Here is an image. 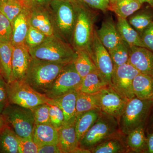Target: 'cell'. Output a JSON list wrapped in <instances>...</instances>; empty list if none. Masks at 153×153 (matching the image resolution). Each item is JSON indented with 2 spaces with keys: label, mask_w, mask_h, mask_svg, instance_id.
<instances>
[{
  "label": "cell",
  "mask_w": 153,
  "mask_h": 153,
  "mask_svg": "<svg viewBox=\"0 0 153 153\" xmlns=\"http://www.w3.org/2000/svg\"><path fill=\"white\" fill-rule=\"evenodd\" d=\"M130 46L123 40L117 46L108 51L114 66H120L128 63Z\"/></svg>",
  "instance_id": "cell-34"
},
{
  "label": "cell",
  "mask_w": 153,
  "mask_h": 153,
  "mask_svg": "<svg viewBox=\"0 0 153 153\" xmlns=\"http://www.w3.org/2000/svg\"><path fill=\"white\" fill-rule=\"evenodd\" d=\"M49 105V114L50 123L53 127L59 129L63 126L64 116L63 111L60 108L55 105Z\"/></svg>",
  "instance_id": "cell-38"
},
{
  "label": "cell",
  "mask_w": 153,
  "mask_h": 153,
  "mask_svg": "<svg viewBox=\"0 0 153 153\" xmlns=\"http://www.w3.org/2000/svg\"><path fill=\"white\" fill-rule=\"evenodd\" d=\"M139 1L142 4L147 3L149 4L150 5L153 7V0H139Z\"/></svg>",
  "instance_id": "cell-48"
},
{
  "label": "cell",
  "mask_w": 153,
  "mask_h": 153,
  "mask_svg": "<svg viewBox=\"0 0 153 153\" xmlns=\"http://www.w3.org/2000/svg\"><path fill=\"white\" fill-rule=\"evenodd\" d=\"M33 139L38 147L46 144H57L58 130L51 124H35Z\"/></svg>",
  "instance_id": "cell-19"
},
{
  "label": "cell",
  "mask_w": 153,
  "mask_h": 153,
  "mask_svg": "<svg viewBox=\"0 0 153 153\" xmlns=\"http://www.w3.org/2000/svg\"><path fill=\"white\" fill-rule=\"evenodd\" d=\"M140 73L128 63L114 66L111 84L109 85L123 98L130 100L135 97L133 91V80Z\"/></svg>",
  "instance_id": "cell-10"
},
{
  "label": "cell",
  "mask_w": 153,
  "mask_h": 153,
  "mask_svg": "<svg viewBox=\"0 0 153 153\" xmlns=\"http://www.w3.org/2000/svg\"><path fill=\"white\" fill-rule=\"evenodd\" d=\"M38 153H62L57 144H50L39 147Z\"/></svg>",
  "instance_id": "cell-43"
},
{
  "label": "cell",
  "mask_w": 153,
  "mask_h": 153,
  "mask_svg": "<svg viewBox=\"0 0 153 153\" xmlns=\"http://www.w3.org/2000/svg\"><path fill=\"white\" fill-rule=\"evenodd\" d=\"M136 12L130 16L128 21L140 34L153 22V15L149 11Z\"/></svg>",
  "instance_id": "cell-32"
},
{
  "label": "cell",
  "mask_w": 153,
  "mask_h": 153,
  "mask_svg": "<svg viewBox=\"0 0 153 153\" xmlns=\"http://www.w3.org/2000/svg\"><path fill=\"white\" fill-rule=\"evenodd\" d=\"M0 74H1V65H0Z\"/></svg>",
  "instance_id": "cell-51"
},
{
  "label": "cell",
  "mask_w": 153,
  "mask_h": 153,
  "mask_svg": "<svg viewBox=\"0 0 153 153\" xmlns=\"http://www.w3.org/2000/svg\"><path fill=\"white\" fill-rule=\"evenodd\" d=\"M100 109H94L76 115L74 126L78 141L93 126L101 114Z\"/></svg>",
  "instance_id": "cell-25"
},
{
  "label": "cell",
  "mask_w": 153,
  "mask_h": 153,
  "mask_svg": "<svg viewBox=\"0 0 153 153\" xmlns=\"http://www.w3.org/2000/svg\"><path fill=\"white\" fill-rule=\"evenodd\" d=\"M9 104L32 108L47 103L50 99L36 91L25 80H16L7 83Z\"/></svg>",
  "instance_id": "cell-8"
},
{
  "label": "cell",
  "mask_w": 153,
  "mask_h": 153,
  "mask_svg": "<svg viewBox=\"0 0 153 153\" xmlns=\"http://www.w3.org/2000/svg\"><path fill=\"white\" fill-rule=\"evenodd\" d=\"M0 1H4V0H0Z\"/></svg>",
  "instance_id": "cell-54"
},
{
  "label": "cell",
  "mask_w": 153,
  "mask_h": 153,
  "mask_svg": "<svg viewBox=\"0 0 153 153\" xmlns=\"http://www.w3.org/2000/svg\"><path fill=\"white\" fill-rule=\"evenodd\" d=\"M19 153H38V147L32 138H23L18 136Z\"/></svg>",
  "instance_id": "cell-39"
},
{
  "label": "cell",
  "mask_w": 153,
  "mask_h": 153,
  "mask_svg": "<svg viewBox=\"0 0 153 153\" xmlns=\"http://www.w3.org/2000/svg\"><path fill=\"white\" fill-rule=\"evenodd\" d=\"M132 88L135 97L152 99L153 94V76L140 73L133 80Z\"/></svg>",
  "instance_id": "cell-24"
},
{
  "label": "cell",
  "mask_w": 153,
  "mask_h": 153,
  "mask_svg": "<svg viewBox=\"0 0 153 153\" xmlns=\"http://www.w3.org/2000/svg\"><path fill=\"white\" fill-rule=\"evenodd\" d=\"M0 153H19L18 136L5 124L0 131Z\"/></svg>",
  "instance_id": "cell-27"
},
{
  "label": "cell",
  "mask_w": 153,
  "mask_h": 153,
  "mask_svg": "<svg viewBox=\"0 0 153 153\" xmlns=\"http://www.w3.org/2000/svg\"><path fill=\"white\" fill-rule=\"evenodd\" d=\"M1 127H0V131H1Z\"/></svg>",
  "instance_id": "cell-53"
},
{
  "label": "cell",
  "mask_w": 153,
  "mask_h": 153,
  "mask_svg": "<svg viewBox=\"0 0 153 153\" xmlns=\"http://www.w3.org/2000/svg\"><path fill=\"white\" fill-rule=\"evenodd\" d=\"M96 32L100 41L108 51L116 47L123 41L116 25L111 17L104 20Z\"/></svg>",
  "instance_id": "cell-17"
},
{
  "label": "cell",
  "mask_w": 153,
  "mask_h": 153,
  "mask_svg": "<svg viewBox=\"0 0 153 153\" xmlns=\"http://www.w3.org/2000/svg\"><path fill=\"white\" fill-rule=\"evenodd\" d=\"M108 1H109L110 4H111V3L114 2L116 1L117 0H108Z\"/></svg>",
  "instance_id": "cell-50"
},
{
  "label": "cell",
  "mask_w": 153,
  "mask_h": 153,
  "mask_svg": "<svg viewBox=\"0 0 153 153\" xmlns=\"http://www.w3.org/2000/svg\"><path fill=\"white\" fill-rule=\"evenodd\" d=\"M49 108V105L47 103L39 105L31 108L34 115L35 124H51Z\"/></svg>",
  "instance_id": "cell-36"
},
{
  "label": "cell",
  "mask_w": 153,
  "mask_h": 153,
  "mask_svg": "<svg viewBox=\"0 0 153 153\" xmlns=\"http://www.w3.org/2000/svg\"><path fill=\"white\" fill-rule=\"evenodd\" d=\"M1 117L18 136L33 138L35 121L31 108L9 104L3 111Z\"/></svg>",
  "instance_id": "cell-7"
},
{
  "label": "cell",
  "mask_w": 153,
  "mask_h": 153,
  "mask_svg": "<svg viewBox=\"0 0 153 153\" xmlns=\"http://www.w3.org/2000/svg\"><path fill=\"white\" fill-rule=\"evenodd\" d=\"M77 57L74 61V66L77 73L83 77L88 74L97 71L95 64L88 52L85 50L76 51Z\"/></svg>",
  "instance_id": "cell-31"
},
{
  "label": "cell",
  "mask_w": 153,
  "mask_h": 153,
  "mask_svg": "<svg viewBox=\"0 0 153 153\" xmlns=\"http://www.w3.org/2000/svg\"><path fill=\"white\" fill-rule=\"evenodd\" d=\"M32 56L26 45L13 47L10 81L25 79Z\"/></svg>",
  "instance_id": "cell-13"
},
{
  "label": "cell",
  "mask_w": 153,
  "mask_h": 153,
  "mask_svg": "<svg viewBox=\"0 0 153 153\" xmlns=\"http://www.w3.org/2000/svg\"><path fill=\"white\" fill-rule=\"evenodd\" d=\"M152 99L153 100V95H152Z\"/></svg>",
  "instance_id": "cell-52"
},
{
  "label": "cell",
  "mask_w": 153,
  "mask_h": 153,
  "mask_svg": "<svg viewBox=\"0 0 153 153\" xmlns=\"http://www.w3.org/2000/svg\"><path fill=\"white\" fill-rule=\"evenodd\" d=\"M148 128V131L149 132V133L152 132L153 131V112L150 117Z\"/></svg>",
  "instance_id": "cell-46"
},
{
  "label": "cell",
  "mask_w": 153,
  "mask_h": 153,
  "mask_svg": "<svg viewBox=\"0 0 153 153\" xmlns=\"http://www.w3.org/2000/svg\"><path fill=\"white\" fill-rule=\"evenodd\" d=\"M26 8L31 9L36 5L34 0H19Z\"/></svg>",
  "instance_id": "cell-45"
},
{
  "label": "cell",
  "mask_w": 153,
  "mask_h": 153,
  "mask_svg": "<svg viewBox=\"0 0 153 153\" xmlns=\"http://www.w3.org/2000/svg\"><path fill=\"white\" fill-rule=\"evenodd\" d=\"M58 132L57 145L62 153H72L79 146L74 124L62 126Z\"/></svg>",
  "instance_id": "cell-20"
},
{
  "label": "cell",
  "mask_w": 153,
  "mask_h": 153,
  "mask_svg": "<svg viewBox=\"0 0 153 153\" xmlns=\"http://www.w3.org/2000/svg\"><path fill=\"white\" fill-rule=\"evenodd\" d=\"M116 26L122 39L130 47L136 46L146 48L139 33L133 28L126 19L117 17Z\"/></svg>",
  "instance_id": "cell-23"
},
{
  "label": "cell",
  "mask_w": 153,
  "mask_h": 153,
  "mask_svg": "<svg viewBox=\"0 0 153 153\" xmlns=\"http://www.w3.org/2000/svg\"><path fill=\"white\" fill-rule=\"evenodd\" d=\"M25 8L19 0L0 1V13L8 19L11 24Z\"/></svg>",
  "instance_id": "cell-33"
},
{
  "label": "cell",
  "mask_w": 153,
  "mask_h": 153,
  "mask_svg": "<svg viewBox=\"0 0 153 153\" xmlns=\"http://www.w3.org/2000/svg\"><path fill=\"white\" fill-rule=\"evenodd\" d=\"M29 13V9L25 8L12 23L11 43L13 47L25 45V38L30 26Z\"/></svg>",
  "instance_id": "cell-18"
},
{
  "label": "cell",
  "mask_w": 153,
  "mask_h": 153,
  "mask_svg": "<svg viewBox=\"0 0 153 153\" xmlns=\"http://www.w3.org/2000/svg\"><path fill=\"white\" fill-rule=\"evenodd\" d=\"M82 4L89 8L106 12L109 10L110 3L108 0H77Z\"/></svg>",
  "instance_id": "cell-40"
},
{
  "label": "cell",
  "mask_w": 153,
  "mask_h": 153,
  "mask_svg": "<svg viewBox=\"0 0 153 153\" xmlns=\"http://www.w3.org/2000/svg\"><path fill=\"white\" fill-rule=\"evenodd\" d=\"M91 151L92 153L129 152L124 135L121 133L99 144Z\"/></svg>",
  "instance_id": "cell-21"
},
{
  "label": "cell",
  "mask_w": 153,
  "mask_h": 153,
  "mask_svg": "<svg viewBox=\"0 0 153 153\" xmlns=\"http://www.w3.org/2000/svg\"><path fill=\"white\" fill-rule=\"evenodd\" d=\"M4 125L5 123L4 122V120H3V119L1 117H0V127L2 128Z\"/></svg>",
  "instance_id": "cell-49"
},
{
  "label": "cell",
  "mask_w": 153,
  "mask_h": 153,
  "mask_svg": "<svg viewBox=\"0 0 153 153\" xmlns=\"http://www.w3.org/2000/svg\"><path fill=\"white\" fill-rule=\"evenodd\" d=\"M33 58L61 64L74 62L77 52L71 44L56 36H48L38 47L29 49Z\"/></svg>",
  "instance_id": "cell-3"
},
{
  "label": "cell",
  "mask_w": 153,
  "mask_h": 153,
  "mask_svg": "<svg viewBox=\"0 0 153 153\" xmlns=\"http://www.w3.org/2000/svg\"><path fill=\"white\" fill-rule=\"evenodd\" d=\"M51 0H34L36 4L46 6Z\"/></svg>",
  "instance_id": "cell-47"
},
{
  "label": "cell",
  "mask_w": 153,
  "mask_h": 153,
  "mask_svg": "<svg viewBox=\"0 0 153 153\" xmlns=\"http://www.w3.org/2000/svg\"><path fill=\"white\" fill-rule=\"evenodd\" d=\"M46 6L55 36L71 44L77 16L74 0H51Z\"/></svg>",
  "instance_id": "cell-1"
},
{
  "label": "cell",
  "mask_w": 153,
  "mask_h": 153,
  "mask_svg": "<svg viewBox=\"0 0 153 153\" xmlns=\"http://www.w3.org/2000/svg\"><path fill=\"white\" fill-rule=\"evenodd\" d=\"M48 36L40 30L30 26L25 38V44L29 49L38 47Z\"/></svg>",
  "instance_id": "cell-35"
},
{
  "label": "cell",
  "mask_w": 153,
  "mask_h": 153,
  "mask_svg": "<svg viewBox=\"0 0 153 153\" xmlns=\"http://www.w3.org/2000/svg\"><path fill=\"white\" fill-rule=\"evenodd\" d=\"M100 107L102 112L119 119L128 100L123 98L108 85L98 92Z\"/></svg>",
  "instance_id": "cell-12"
},
{
  "label": "cell",
  "mask_w": 153,
  "mask_h": 153,
  "mask_svg": "<svg viewBox=\"0 0 153 153\" xmlns=\"http://www.w3.org/2000/svg\"><path fill=\"white\" fill-rule=\"evenodd\" d=\"M7 82L0 74V117L9 104L7 91Z\"/></svg>",
  "instance_id": "cell-41"
},
{
  "label": "cell",
  "mask_w": 153,
  "mask_h": 153,
  "mask_svg": "<svg viewBox=\"0 0 153 153\" xmlns=\"http://www.w3.org/2000/svg\"><path fill=\"white\" fill-rule=\"evenodd\" d=\"M153 107L152 99H140L136 97L128 100L119 119L120 131L124 135L140 126L145 125Z\"/></svg>",
  "instance_id": "cell-5"
},
{
  "label": "cell",
  "mask_w": 153,
  "mask_h": 153,
  "mask_svg": "<svg viewBox=\"0 0 153 153\" xmlns=\"http://www.w3.org/2000/svg\"><path fill=\"white\" fill-rule=\"evenodd\" d=\"M126 136V143L129 152H148L147 138L145 135V125L138 127Z\"/></svg>",
  "instance_id": "cell-22"
},
{
  "label": "cell",
  "mask_w": 153,
  "mask_h": 153,
  "mask_svg": "<svg viewBox=\"0 0 153 153\" xmlns=\"http://www.w3.org/2000/svg\"><path fill=\"white\" fill-rule=\"evenodd\" d=\"M140 73L153 76V52L145 47H130L128 62Z\"/></svg>",
  "instance_id": "cell-14"
},
{
  "label": "cell",
  "mask_w": 153,
  "mask_h": 153,
  "mask_svg": "<svg viewBox=\"0 0 153 153\" xmlns=\"http://www.w3.org/2000/svg\"><path fill=\"white\" fill-rule=\"evenodd\" d=\"M94 109L100 110L98 92L95 94H87L77 91L76 115Z\"/></svg>",
  "instance_id": "cell-30"
},
{
  "label": "cell",
  "mask_w": 153,
  "mask_h": 153,
  "mask_svg": "<svg viewBox=\"0 0 153 153\" xmlns=\"http://www.w3.org/2000/svg\"><path fill=\"white\" fill-rule=\"evenodd\" d=\"M77 91L73 90L54 99H50L48 104L57 105L62 110L64 116V125L74 124L76 117Z\"/></svg>",
  "instance_id": "cell-16"
},
{
  "label": "cell",
  "mask_w": 153,
  "mask_h": 153,
  "mask_svg": "<svg viewBox=\"0 0 153 153\" xmlns=\"http://www.w3.org/2000/svg\"><path fill=\"white\" fill-rule=\"evenodd\" d=\"M77 16L72 36L71 45L76 51L84 50L91 55L93 41L95 16L90 8L74 0Z\"/></svg>",
  "instance_id": "cell-4"
},
{
  "label": "cell",
  "mask_w": 153,
  "mask_h": 153,
  "mask_svg": "<svg viewBox=\"0 0 153 153\" xmlns=\"http://www.w3.org/2000/svg\"><path fill=\"white\" fill-rule=\"evenodd\" d=\"M140 34L146 48L153 52V22Z\"/></svg>",
  "instance_id": "cell-42"
},
{
  "label": "cell",
  "mask_w": 153,
  "mask_h": 153,
  "mask_svg": "<svg viewBox=\"0 0 153 153\" xmlns=\"http://www.w3.org/2000/svg\"><path fill=\"white\" fill-rule=\"evenodd\" d=\"M120 133L117 119L101 111L93 126L79 141V146L91 150L105 140Z\"/></svg>",
  "instance_id": "cell-6"
},
{
  "label": "cell",
  "mask_w": 153,
  "mask_h": 153,
  "mask_svg": "<svg viewBox=\"0 0 153 153\" xmlns=\"http://www.w3.org/2000/svg\"><path fill=\"white\" fill-rule=\"evenodd\" d=\"M13 46L11 42L0 43V65L1 75L7 83L10 81Z\"/></svg>",
  "instance_id": "cell-29"
},
{
  "label": "cell",
  "mask_w": 153,
  "mask_h": 153,
  "mask_svg": "<svg viewBox=\"0 0 153 153\" xmlns=\"http://www.w3.org/2000/svg\"><path fill=\"white\" fill-rule=\"evenodd\" d=\"M66 65L32 57L24 80L36 91L46 94Z\"/></svg>",
  "instance_id": "cell-2"
},
{
  "label": "cell",
  "mask_w": 153,
  "mask_h": 153,
  "mask_svg": "<svg viewBox=\"0 0 153 153\" xmlns=\"http://www.w3.org/2000/svg\"><path fill=\"white\" fill-rule=\"evenodd\" d=\"M90 57L99 73L108 84L110 85L113 63L108 51L100 41L95 29L94 31Z\"/></svg>",
  "instance_id": "cell-11"
},
{
  "label": "cell",
  "mask_w": 153,
  "mask_h": 153,
  "mask_svg": "<svg viewBox=\"0 0 153 153\" xmlns=\"http://www.w3.org/2000/svg\"><path fill=\"white\" fill-rule=\"evenodd\" d=\"M12 26L8 19L0 13V43L11 42Z\"/></svg>",
  "instance_id": "cell-37"
},
{
  "label": "cell",
  "mask_w": 153,
  "mask_h": 153,
  "mask_svg": "<svg viewBox=\"0 0 153 153\" xmlns=\"http://www.w3.org/2000/svg\"><path fill=\"white\" fill-rule=\"evenodd\" d=\"M30 26L40 30L47 36H55L51 17L46 6L35 5L29 10Z\"/></svg>",
  "instance_id": "cell-15"
},
{
  "label": "cell",
  "mask_w": 153,
  "mask_h": 153,
  "mask_svg": "<svg viewBox=\"0 0 153 153\" xmlns=\"http://www.w3.org/2000/svg\"><path fill=\"white\" fill-rule=\"evenodd\" d=\"M82 78L76 71L74 62L66 64L46 95L48 98L54 99L72 91H77Z\"/></svg>",
  "instance_id": "cell-9"
},
{
  "label": "cell",
  "mask_w": 153,
  "mask_h": 153,
  "mask_svg": "<svg viewBox=\"0 0 153 153\" xmlns=\"http://www.w3.org/2000/svg\"><path fill=\"white\" fill-rule=\"evenodd\" d=\"M108 85L98 71H93L82 77L77 91L83 93L95 94Z\"/></svg>",
  "instance_id": "cell-26"
},
{
  "label": "cell",
  "mask_w": 153,
  "mask_h": 153,
  "mask_svg": "<svg viewBox=\"0 0 153 153\" xmlns=\"http://www.w3.org/2000/svg\"><path fill=\"white\" fill-rule=\"evenodd\" d=\"M147 138L148 152L153 153V131L148 134Z\"/></svg>",
  "instance_id": "cell-44"
},
{
  "label": "cell",
  "mask_w": 153,
  "mask_h": 153,
  "mask_svg": "<svg viewBox=\"0 0 153 153\" xmlns=\"http://www.w3.org/2000/svg\"><path fill=\"white\" fill-rule=\"evenodd\" d=\"M142 5L139 0H117L110 4L109 10L117 17L126 19L138 11Z\"/></svg>",
  "instance_id": "cell-28"
}]
</instances>
